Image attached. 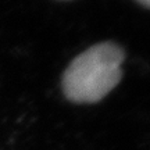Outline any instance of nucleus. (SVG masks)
I'll use <instances>...</instances> for the list:
<instances>
[{
  "label": "nucleus",
  "mask_w": 150,
  "mask_h": 150,
  "mask_svg": "<svg viewBox=\"0 0 150 150\" xmlns=\"http://www.w3.org/2000/svg\"><path fill=\"white\" fill-rule=\"evenodd\" d=\"M140 4H143V6H146V7H150V0H138Z\"/></svg>",
  "instance_id": "f03ea898"
},
{
  "label": "nucleus",
  "mask_w": 150,
  "mask_h": 150,
  "mask_svg": "<svg viewBox=\"0 0 150 150\" xmlns=\"http://www.w3.org/2000/svg\"><path fill=\"white\" fill-rule=\"evenodd\" d=\"M122 49L112 42L86 49L71 61L63 75L65 97L74 103L100 102L122 78Z\"/></svg>",
  "instance_id": "f257e3e1"
}]
</instances>
